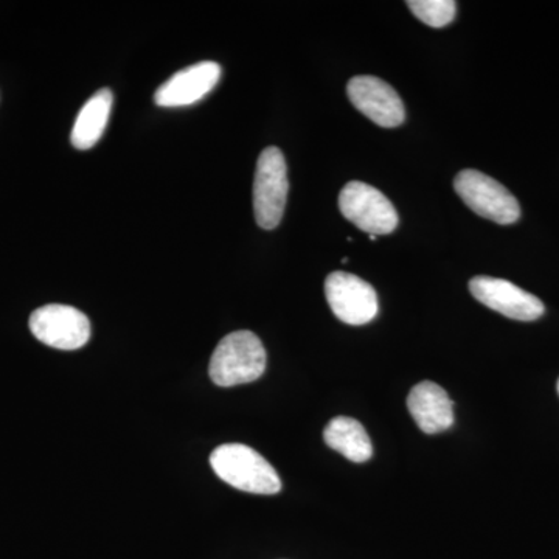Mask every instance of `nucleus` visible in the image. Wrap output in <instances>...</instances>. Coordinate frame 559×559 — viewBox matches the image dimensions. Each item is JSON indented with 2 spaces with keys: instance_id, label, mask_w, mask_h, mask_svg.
<instances>
[{
  "instance_id": "f257e3e1",
  "label": "nucleus",
  "mask_w": 559,
  "mask_h": 559,
  "mask_svg": "<svg viewBox=\"0 0 559 559\" xmlns=\"http://www.w3.org/2000/svg\"><path fill=\"white\" fill-rule=\"evenodd\" d=\"M266 370V349L252 331L227 334L210 359V380L219 388L249 384L263 377Z\"/></svg>"
},
{
  "instance_id": "f03ea898",
  "label": "nucleus",
  "mask_w": 559,
  "mask_h": 559,
  "mask_svg": "<svg viewBox=\"0 0 559 559\" xmlns=\"http://www.w3.org/2000/svg\"><path fill=\"white\" fill-rule=\"evenodd\" d=\"M210 465L221 480L250 495H277L282 480L274 466L252 448L227 443L210 454Z\"/></svg>"
},
{
  "instance_id": "7ed1b4c3",
  "label": "nucleus",
  "mask_w": 559,
  "mask_h": 559,
  "mask_svg": "<svg viewBox=\"0 0 559 559\" xmlns=\"http://www.w3.org/2000/svg\"><path fill=\"white\" fill-rule=\"evenodd\" d=\"M288 167L282 151L270 146L260 154L253 180V212L264 230L278 226L288 200Z\"/></svg>"
},
{
  "instance_id": "20e7f679",
  "label": "nucleus",
  "mask_w": 559,
  "mask_h": 559,
  "mask_svg": "<svg viewBox=\"0 0 559 559\" xmlns=\"http://www.w3.org/2000/svg\"><path fill=\"white\" fill-rule=\"evenodd\" d=\"M454 189L460 200L474 213L495 221V223H516L521 216V205L516 198L510 193L498 180L489 178L477 170H463L455 176Z\"/></svg>"
},
{
  "instance_id": "39448f33",
  "label": "nucleus",
  "mask_w": 559,
  "mask_h": 559,
  "mask_svg": "<svg viewBox=\"0 0 559 559\" xmlns=\"http://www.w3.org/2000/svg\"><path fill=\"white\" fill-rule=\"evenodd\" d=\"M342 215L369 235H389L399 226V213L380 190L353 180L340 194Z\"/></svg>"
},
{
  "instance_id": "423d86ee",
  "label": "nucleus",
  "mask_w": 559,
  "mask_h": 559,
  "mask_svg": "<svg viewBox=\"0 0 559 559\" xmlns=\"http://www.w3.org/2000/svg\"><path fill=\"white\" fill-rule=\"evenodd\" d=\"M33 336L51 348L79 349L91 340V322L86 314L69 305L51 304L33 311Z\"/></svg>"
},
{
  "instance_id": "0eeeda50",
  "label": "nucleus",
  "mask_w": 559,
  "mask_h": 559,
  "mask_svg": "<svg viewBox=\"0 0 559 559\" xmlns=\"http://www.w3.org/2000/svg\"><path fill=\"white\" fill-rule=\"evenodd\" d=\"M325 296L334 316L348 325H366L377 318V290L348 272L337 271L326 277Z\"/></svg>"
},
{
  "instance_id": "6e6552de",
  "label": "nucleus",
  "mask_w": 559,
  "mask_h": 559,
  "mask_svg": "<svg viewBox=\"0 0 559 559\" xmlns=\"http://www.w3.org/2000/svg\"><path fill=\"white\" fill-rule=\"evenodd\" d=\"M469 290L474 299L509 319L533 322L546 311L538 297L513 285L509 280L480 275L471 280Z\"/></svg>"
},
{
  "instance_id": "1a4fd4ad",
  "label": "nucleus",
  "mask_w": 559,
  "mask_h": 559,
  "mask_svg": "<svg viewBox=\"0 0 559 559\" xmlns=\"http://www.w3.org/2000/svg\"><path fill=\"white\" fill-rule=\"evenodd\" d=\"M347 95L360 114L381 128H396L406 119L399 92L377 76H355L348 81Z\"/></svg>"
},
{
  "instance_id": "9d476101",
  "label": "nucleus",
  "mask_w": 559,
  "mask_h": 559,
  "mask_svg": "<svg viewBox=\"0 0 559 559\" xmlns=\"http://www.w3.org/2000/svg\"><path fill=\"white\" fill-rule=\"evenodd\" d=\"M221 79V66L202 61L179 70L165 81L154 94V102L162 108H182L198 103L213 91Z\"/></svg>"
},
{
  "instance_id": "9b49d317",
  "label": "nucleus",
  "mask_w": 559,
  "mask_h": 559,
  "mask_svg": "<svg viewBox=\"0 0 559 559\" xmlns=\"http://www.w3.org/2000/svg\"><path fill=\"white\" fill-rule=\"evenodd\" d=\"M407 409L425 433H440L454 425V401L432 381H421L407 396Z\"/></svg>"
},
{
  "instance_id": "f8f14e48",
  "label": "nucleus",
  "mask_w": 559,
  "mask_h": 559,
  "mask_svg": "<svg viewBox=\"0 0 559 559\" xmlns=\"http://www.w3.org/2000/svg\"><path fill=\"white\" fill-rule=\"evenodd\" d=\"M112 100V92L102 90L95 92L90 100L84 103L75 124H73L72 135H70L72 145L76 150H90L97 145L103 132L108 127Z\"/></svg>"
},
{
  "instance_id": "ddd939ff",
  "label": "nucleus",
  "mask_w": 559,
  "mask_h": 559,
  "mask_svg": "<svg viewBox=\"0 0 559 559\" xmlns=\"http://www.w3.org/2000/svg\"><path fill=\"white\" fill-rule=\"evenodd\" d=\"M331 450L341 452L349 462L364 463L373 455V444L366 428L355 418L336 417L323 430Z\"/></svg>"
},
{
  "instance_id": "4468645a",
  "label": "nucleus",
  "mask_w": 559,
  "mask_h": 559,
  "mask_svg": "<svg viewBox=\"0 0 559 559\" xmlns=\"http://www.w3.org/2000/svg\"><path fill=\"white\" fill-rule=\"evenodd\" d=\"M407 7L417 20L433 28L447 27L454 21L457 11L454 0H411Z\"/></svg>"
},
{
  "instance_id": "2eb2a0df",
  "label": "nucleus",
  "mask_w": 559,
  "mask_h": 559,
  "mask_svg": "<svg viewBox=\"0 0 559 559\" xmlns=\"http://www.w3.org/2000/svg\"><path fill=\"white\" fill-rule=\"evenodd\" d=\"M557 389H558V395H559V380H558V385H557Z\"/></svg>"
}]
</instances>
